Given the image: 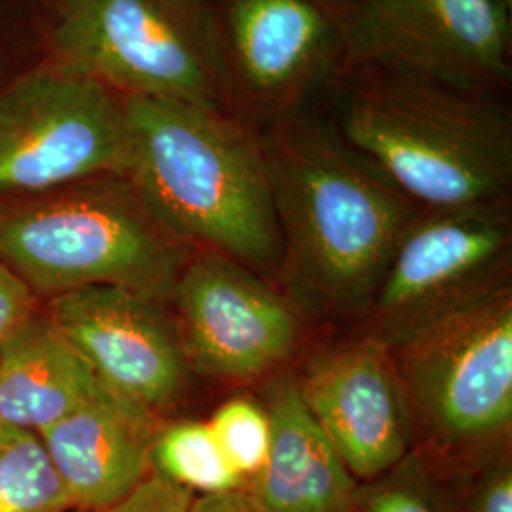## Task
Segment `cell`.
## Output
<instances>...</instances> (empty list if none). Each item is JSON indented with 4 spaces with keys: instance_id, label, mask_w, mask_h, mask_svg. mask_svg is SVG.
<instances>
[{
    "instance_id": "obj_1",
    "label": "cell",
    "mask_w": 512,
    "mask_h": 512,
    "mask_svg": "<svg viewBox=\"0 0 512 512\" xmlns=\"http://www.w3.org/2000/svg\"><path fill=\"white\" fill-rule=\"evenodd\" d=\"M281 268L294 302L325 319L366 315L420 205L306 109L260 128Z\"/></svg>"
},
{
    "instance_id": "obj_2",
    "label": "cell",
    "mask_w": 512,
    "mask_h": 512,
    "mask_svg": "<svg viewBox=\"0 0 512 512\" xmlns=\"http://www.w3.org/2000/svg\"><path fill=\"white\" fill-rule=\"evenodd\" d=\"M131 131L129 181L152 215L194 249L256 274L281 268L260 128L194 103L124 97Z\"/></svg>"
},
{
    "instance_id": "obj_3",
    "label": "cell",
    "mask_w": 512,
    "mask_h": 512,
    "mask_svg": "<svg viewBox=\"0 0 512 512\" xmlns=\"http://www.w3.org/2000/svg\"><path fill=\"white\" fill-rule=\"evenodd\" d=\"M340 137L425 209L509 198L505 93L359 67L334 78Z\"/></svg>"
},
{
    "instance_id": "obj_4",
    "label": "cell",
    "mask_w": 512,
    "mask_h": 512,
    "mask_svg": "<svg viewBox=\"0 0 512 512\" xmlns=\"http://www.w3.org/2000/svg\"><path fill=\"white\" fill-rule=\"evenodd\" d=\"M69 188L0 217V262L35 298L107 285L171 300L196 249L152 215L129 177Z\"/></svg>"
},
{
    "instance_id": "obj_5",
    "label": "cell",
    "mask_w": 512,
    "mask_h": 512,
    "mask_svg": "<svg viewBox=\"0 0 512 512\" xmlns=\"http://www.w3.org/2000/svg\"><path fill=\"white\" fill-rule=\"evenodd\" d=\"M414 448L446 476L509 452L512 291L509 285L421 325L389 346Z\"/></svg>"
},
{
    "instance_id": "obj_6",
    "label": "cell",
    "mask_w": 512,
    "mask_h": 512,
    "mask_svg": "<svg viewBox=\"0 0 512 512\" xmlns=\"http://www.w3.org/2000/svg\"><path fill=\"white\" fill-rule=\"evenodd\" d=\"M52 46L122 97L226 110L205 0H59Z\"/></svg>"
},
{
    "instance_id": "obj_7",
    "label": "cell",
    "mask_w": 512,
    "mask_h": 512,
    "mask_svg": "<svg viewBox=\"0 0 512 512\" xmlns=\"http://www.w3.org/2000/svg\"><path fill=\"white\" fill-rule=\"evenodd\" d=\"M124 97L50 63L0 93V194L48 192L129 177Z\"/></svg>"
},
{
    "instance_id": "obj_8",
    "label": "cell",
    "mask_w": 512,
    "mask_h": 512,
    "mask_svg": "<svg viewBox=\"0 0 512 512\" xmlns=\"http://www.w3.org/2000/svg\"><path fill=\"white\" fill-rule=\"evenodd\" d=\"M226 110L264 128L340 73L336 0H205Z\"/></svg>"
},
{
    "instance_id": "obj_9",
    "label": "cell",
    "mask_w": 512,
    "mask_h": 512,
    "mask_svg": "<svg viewBox=\"0 0 512 512\" xmlns=\"http://www.w3.org/2000/svg\"><path fill=\"white\" fill-rule=\"evenodd\" d=\"M336 16L338 76L372 67L492 92L511 86L509 0H336Z\"/></svg>"
},
{
    "instance_id": "obj_10",
    "label": "cell",
    "mask_w": 512,
    "mask_h": 512,
    "mask_svg": "<svg viewBox=\"0 0 512 512\" xmlns=\"http://www.w3.org/2000/svg\"><path fill=\"white\" fill-rule=\"evenodd\" d=\"M511 245L509 198L418 211L368 311V336L389 348L440 315L505 287Z\"/></svg>"
},
{
    "instance_id": "obj_11",
    "label": "cell",
    "mask_w": 512,
    "mask_h": 512,
    "mask_svg": "<svg viewBox=\"0 0 512 512\" xmlns=\"http://www.w3.org/2000/svg\"><path fill=\"white\" fill-rule=\"evenodd\" d=\"M171 300L181 315L188 365L213 378L264 376L300 338L293 306L256 272L217 251L192 253Z\"/></svg>"
},
{
    "instance_id": "obj_12",
    "label": "cell",
    "mask_w": 512,
    "mask_h": 512,
    "mask_svg": "<svg viewBox=\"0 0 512 512\" xmlns=\"http://www.w3.org/2000/svg\"><path fill=\"white\" fill-rule=\"evenodd\" d=\"M164 302L122 287H84L48 300L46 315L99 384L156 414L177 401L190 365Z\"/></svg>"
},
{
    "instance_id": "obj_13",
    "label": "cell",
    "mask_w": 512,
    "mask_h": 512,
    "mask_svg": "<svg viewBox=\"0 0 512 512\" xmlns=\"http://www.w3.org/2000/svg\"><path fill=\"white\" fill-rule=\"evenodd\" d=\"M296 387L357 482L384 475L414 448L403 385L380 340L317 355Z\"/></svg>"
},
{
    "instance_id": "obj_14",
    "label": "cell",
    "mask_w": 512,
    "mask_h": 512,
    "mask_svg": "<svg viewBox=\"0 0 512 512\" xmlns=\"http://www.w3.org/2000/svg\"><path fill=\"white\" fill-rule=\"evenodd\" d=\"M156 414L99 385L38 437L76 512L118 503L152 473Z\"/></svg>"
},
{
    "instance_id": "obj_15",
    "label": "cell",
    "mask_w": 512,
    "mask_h": 512,
    "mask_svg": "<svg viewBox=\"0 0 512 512\" xmlns=\"http://www.w3.org/2000/svg\"><path fill=\"white\" fill-rule=\"evenodd\" d=\"M270 452L245 484L264 512H355L359 482L287 378L268 387Z\"/></svg>"
},
{
    "instance_id": "obj_16",
    "label": "cell",
    "mask_w": 512,
    "mask_h": 512,
    "mask_svg": "<svg viewBox=\"0 0 512 512\" xmlns=\"http://www.w3.org/2000/svg\"><path fill=\"white\" fill-rule=\"evenodd\" d=\"M99 385L46 311H33L0 340L2 427L40 435Z\"/></svg>"
},
{
    "instance_id": "obj_17",
    "label": "cell",
    "mask_w": 512,
    "mask_h": 512,
    "mask_svg": "<svg viewBox=\"0 0 512 512\" xmlns=\"http://www.w3.org/2000/svg\"><path fill=\"white\" fill-rule=\"evenodd\" d=\"M152 471L192 494L245 490L243 478L222 454L207 421H175L158 427L152 444Z\"/></svg>"
},
{
    "instance_id": "obj_18",
    "label": "cell",
    "mask_w": 512,
    "mask_h": 512,
    "mask_svg": "<svg viewBox=\"0 0 512 512\" xmlns=\"http://www.w3.org/2000/svg\"><path fill=\"white\" fill-rule=\"evenodd\" d=\"M74 511L37 433L0 425V512Z\"/></svg>"
},
{
    "instance_id": "obj_19",
    "label": "cell",
    "mask_w": 512,
    "mask_h": 512,
    "mask_svg": "<svg viewBox=\"0 0 512 512\" xmlns=\"http://www.w3.org/2000/svg\"><path fill=\"white\" fill-rule=\"evenodd\" d=\"M448 480L412 448L384 475L359 482L355 512H463L461 494Z\"/></svg>"
},
{
    "instance_id": "obj_20",
    "label": "cell",
    "mask_w": 512,
    "mask_h": 512,
    "mask_svg": "<svg viewBox=\"0 0 512 512\" xmlns=\"http://www.w3.org/2000/svg\"><path fill=\"white\" fill-rule=\"evenodd\" d=\"M207 423L234 471L245 484L253 480L270 452L272 429L266 408L251 399H230L220 404Z\"/></svg>"
},
{
    "instance_id": "obj_21",
    "label": "cell",
    "mask_w": 512,
    "mask_h": 512,
    "mask_svg": "<svg viewBox=\"0 0 512 512\" xmlns=\"http://www.w3.org/2000/svg\"><path fill=\"white\" fill-rule=\"evenodd\" d=\"M463 478V512H512V463L509 452L488 459Z\"/></svg>"
},
{
    "instance_id": "obj_22",
    "label": "cell",
    "mask_w": 512,
    "mask_h": 512,
    "mask_svg": "<svg viewBox=\"0 0 512 512\" xmlns=\"http://www.w3.org/2000/svg\"><path fill=\"white\" fill-rule=\"evenodd\" d=\"M194 497L190 490L152 471L124 499L99 512H188Z\"/></svg>"
},
{
    "instance_id": "obj_23",
    "label": "cell",
    "mask_w": 512,
    "mask_h": 512,
    "mask_svg": "<svg viewBox=\"0 0 512 512\" xmlns=\"http://www.w3.org/2000/svg\"><path fill=\"white\" fill-rule=\"evenodd\" d=\"M37 298L0 262V340L27 319Z\"/></svg>"
},
{
    "instance_id": "obj_24",
    "label": "cell",
    "mask_w": 512,
    "mask_h": 512,
    "mask_svg": "<svg viewBox=\"0 0 512 512\" xmlns=\"http://www.w3.org/2000/svg\"><path fill=\"white\" fill-rule=\"evenodd\" d=\"M188 512H264L255 495L247 490L196 495Z\"/></svg>"
}]
</instances>
